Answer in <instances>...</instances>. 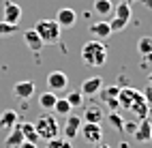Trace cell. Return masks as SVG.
<instances>
[{"label":"cell","instance_id":"4316f807","mask_svg":"<svg viewBox=\"0 0 152 148\" xmlns=\"http://www.w3.org/2000/svg\"><path fill=\"white\" fill-rule=\"evenodd\" d=\"M19 30V24H9V22H0V37H11Z\"/></svg>","mask_w":152,"mask_h":148},{"label":"cell","instance_id":"52a82bcc","mask_svg":"<svg viewBox=\"0 0 152 148\" xmlns=\"http://www.w3.org/2000/svg\"><path fill=\"white\" fill-rule=\"evenodd\" d=\"M150 133H152V122H150V118H141L139 125L135 127V131H133V137H135V142L137 144H148L150 142Z\"/></svg>","mask_w":152,"mask_h":148},{"label":"cell","instance_id":"d6a6232c","mask_svg":"<svg viewBox=\"0 0 152 148\" xmlns=\"http://www.w3.org/2000/svg\"><path fill=\"white\" fill-rule=\"evenodd\" d=\"M148 82H150V86H152V73H150V75H148Z\"/></svg>","mask_w":152,"mask_h":148},{"label":"cell","instance_id":"7a4b0ae2","mask_svg":"<svg viewBox=\"0 0 152 148\" xmlns=\"http://www.w3.org/2000/svg\"><path fill=\"white\" fill-rule=\"evenodd\" d=\"M34 30L41 37L43 45H56L60 41V37H62V28L58 26L56 19H41V22H37Z\"/></svg>","mask_w":152,"mask_h":148},{"label":"cell","instance_id":"44dd1931","mask_svg":"<svg viewBox=\"0 0 152 148\" xmlns=\"http://www.w3.org/2000/svg\"><path fill=\"white\" fill-rule=\"evenodd\" d=\"M92 9L99 13V15H109L111 11H114V2H111V0H94L92 2Z\"/></svg>","mask_w":152,"mask_h":148},{"label":"cell","instance_id":"1f68e13d","mask_svg":"<svg viewBox=\"0 0 152 148\" xmlns=\"http://www.w3.org/2000/svg\"><path fill=\"white\" fill-rule=\"evenodd\" d=\"M94 148H111V146H107L105 142H99V144H94Z\"/></svg>","mask_w":152,"mask_h":148},{"label":"cell","instance_id":"ac0fdd59","mask_svg":"<svg viewBox=\"0 0 152 148\" xmlns=\"http://www.w3.org/2000/svg\"><path fill=\"white\" fill-rule=\"evenodd\" d=\"M129 110H131V114H135L139 120H141V118H146V116H148V110H150V107H148V103L144 101V97L139 95V97L135 99V103L131 105Z\"/></svg>","mask_w":152,"mask_h":148},{"label":"cell","instance_id":"e0dca14e","mask_svg":"<svg viewBox=\"0 0 152 148\" xmlns=\"http://www.w3.org/2000/svg\"><path fill=\"white\" fill-rule=\"evenodd\" d=\"M24 140V135H22V129H19V125H15L13 129H9V135H7V140H4V148H17Z\"/></svg>","mask_w":152,"mask_h":148},{"label":"cell","instance_id":"6da1fadb","mask_svg":"<svg viewBox=\"0 0 152 148\" xmlns=\"http://www.w3.org/2000/svg\"><path fill=\"white\" fill-rule=\"evenodd\" d=\"M79 54H82V60L88 67H103L105 60H107V47L101 43L99 39H92V41L84 43Z\"/></svg>","mask_w":152,"mask_h":148},{"label":"cell","instance_id":"3957f363","mask_svg":"<svg viewBox=\"0 0 152 148\" xmlns=\"http://www.w3.org/2000/svg\"><path fill=\"white\" fill-rule=\"evenodd\" d=\"M34 131L39 135V140H54V137L60 135V125L56 120V116L52 114H45L41 118H37V122H34Z\"/></svg>","mask_w":152,"mask_h":148},{"label":"cell","instance_id":"ba28073f","mask_svg":"<svg viewBox=\"0 0 152 148\" xmlns=\"http://www.w3.org/2000/svg\"><path fill=\"white\" fill-rule=\"evenodd\" d=\"M101 88H103V80H101L99 75H94V77L84 80V84L79 86V92H82L84 97H96Z\"/></svg>","mask_w":152,"mask_h":148},{"label":"cell","instance_id":"2e32d148","mask_svg":"<svg viewBox=\"0 0 152 148\" xmlns=\"http://www.w3.org/2000/svg\"><path fill=\"white\" fill-rule=\"evenodd\" d=\"M103 120V107L101 105H90L84 110V116H82V122H99Z\"/></svg>","mask_w":152,"mask_h":148},{"label":"cell","instance_id":"4fadbf2b","mask_svg":"<svg viewBox=\"0 0 152 148\" xmlns=\"http://www.w3.org/2000/svg\"><path fill=\"white\" fill-rule=\"evenodd\" d=\"M56 22H58L60 28H71L77 22V13L73 11V9H60L58 15H56Z\"/></svg>","mask_w":152,"mask_h":148},{"label":"cell","instance_id":"f546056e","mask_svg":"<svg viewBox=\"0 0 152 148\" xmlns=\"http://www.w3.org/2000/svg\"><path fill=\"white\" fill-rule=\"evenodd\" d=\"M141 97H144V101L148 103V107H152V86H146L144 92H141Z\"/></svg>","mask_w":152,"mask_h":148},{"label":"cell","instance_id":"8fae6325","mask_svg":"<svg viewBox=\"0 0 152 148\" xmlns=\"http://www.w3.org/2000/svg\"><path fill=\"white\" fill-rule=\"evenodd\" d=\"M79 127H82V118L69 114V116H66V122H64V137H66V140L77 137V135H79Z\"/></svg>","mask_w":152,"mask_h":148},{"label":"cell","instance_id":"e575fe53","mask_svg":"<svg viewBox=\"0 0 152 148\" xmlns=\"http://www.w3.org/2000/svg\"><path fill=\"white\" fill-rule=\"evenodd\" d=\"M150 142H152V133H150Z\"/></svg>","mask_w":152,"mask_h":148},{"label":"cell","instance_id":"d6986e66","mask_svg":"<svg viewBox=\"0 0 152 148\" xmlns=\"http://www.w3.org/2000/svg\"><path fill=\"white\" fill-rule=\"evenodd\" d=\"M17 125V112L15 110H7V112H2L0 114V127L2 129H13V127Z\"/></svg>","mask_w":152,"mask_h":148},{"label":"cell","instance_id":"484cf974","mask_svg":"<svg viewBox=\"0 0 152 148\" xmlns=\"http://www.w3.org/2000/svg\"><path fill=\"white\" fill-rule=\"evenodd\" d=\"M71 110H73V107L69 105L66 99H56V103H54V112H56V114H60V116H69Z\"/></svg>","mask_w":152,"mask_h":148},{"label":"cell","instance_id":"836d02e7","mask_svg":"<svg viewBox=\"0 0 152 148\" xmlns=\"http://www.w3.org/2000/svg\"><path fill=\"white\" fill-rule=\"evenodd\" d=\"M124 2H129V4H133V2H135V0H124Z\"/></svg>","mask_w":152,"mask_h":148},{"label":"cell","instance_id":"9c48e42d","mask_svg":"<svg viewBox=\"0 0 152 148\" xmlns=\"http://www.w3.org/2000/svg\"><path fill=\"white\" fill-rule=\"evenodd\" d=\"M141 92L139 90H135V88H120V92H118V105L120 107H124V110H129L131 105L135 103V99L139 97Z\"/></svg>","mask_w":152,"mask_h":148},{"label":"cell","instance_id":"d590c367","mask_svg":"<svg viewBox=\"0 0 152 148\" xmlns=\"http://www.w3.org/2000/svg\"><path fill=\"white\" fill-rule=\"evenodd\" d=\"M118 2H124V0H118Z\"/></svg>","mask_w":152,"mask_h":148},{"label":"cell","instance_id":"83f0119b","mask_svg":"<svg viewBox=\"0 0 152 148\" xmlns=\"http://www.w3.org/2000/svg\"><path fill=\"white\" fill-rule=\"evenodd\" d=\"M47 148H73V144H71V140H62V137H54V140L47 142Z\"/></svg>","mask_w":152,"mask_h":148},{"label":"cell","instance_id":"5bb4252c","mask_svg":"<svg viewBox=\"0 0 152 148\" xmlns=\"http://www.w3.org/2000/svg\"><path fill=\"white\" fill-rule=\"evenodd\" d=\"M24 43L28 45L30 52H34V54L43 49V41H41V37L37 34L34 28H32V30H26V32H24Z\"/></svg>","mask_w":152,"mask_h":148},{"label":"cell","instance_id":"7c38bea8","mask_svg":"<svg viewBox=\"0 0 152 148\" xmlns=\"http://www.w3.org/2000/svg\"><path fill=\"white\" fill-rule=\"evenodd\" d=\"M19 19H22V7L11 2V0H7V2H4V22L19 24Z\"/></svg>","mask_w":152,"mask_h":148},{"label":"cell","instance_id":"ffe728a7","mask_svg":"<svg viewBox=\"0 0 152 148\" xmlns=\"http://www.w3.org/2000/svg\"><path fill=\"white\" fill-rule=\"evenodd\" d=\"M19 129H22V135H24L26 142H32V144L39 142V135L34 131V125L32 122H22V125H19Z\"/></svg>","mask_w":152,"mask_h":148},{"label":"cell","instance_id":"d4e9b609","mask_svg":"<svg viewBox=\"0 0 152 148\" xmlns=\"http://www.w3.org/2000/svg\"><path fill=\"white\" fill-rule=\"evenodd\" d=\"M84 99H86V97L79 92V90H73V92H69L66 101H69V105H71V107H84V105H86Z\"/></svg>","mask_w":152,"mask_h":148},{"label":"cell","instance_id":"9a60e30c","mask_svg":"<svg viewBox=\"0 0 152 148\" xmlns=\"http://www.w3.org/2000/svg\"><path fill=\"white\" fill-rule=\"evenodd\" d=\"M90 34H94V39H109L111 37V28H109V22H96V24H90L88 28Z\"/></svg>","mask_w":152,"mask_h":148},{"label":"cell","instance_id":"5b68a950","mask_svg":"<svg viewBox=\"0 0 152 148\" xmlns=\"http://www.w3.org/2000/svg\"><path fill=\"white\" fill-rule=\"evenodd\" d=\"M118 92H120V86H105L103 84V88H101V90H99V95H101V99H103V103L109 107V110L111 112H116L118 110Z\"/></svg>","mask_w":152,"mask_h":148},{"label":"cell","instance_id":"277c9868","mask_svg":"<svg viewBox=\"0 0 152 148\" xmlns=\"http://www.w3.org/2000/svg\"><path fill=\"white\" fill-rule=\"evenodd\" d=\"M79 133H82L84 142L88 144H99L103 142V129H101L99 122H82V127H79Z\"/></svg>","mask_w":152,"mask_h":148},{"label":"cell","instance_id":"cb8c5ba5","mask_svg":"<svg viewBox=\"0 0 152 148\" xmlns=\"http://www.w3.org/2000/svg\"><path fill=\"white\" fill-rule=\"evenodd\" d=\"M137 52H139L141 56L152 54V37H150V34H144V37L137 41Z\"/></svg>","mask_w":152,"mask_h":148},{"label":"cell","instance_id":"4dcf8cb0","mask_svg":"<svg viewBox=\"0 0 152 148\" xmlns=\"http://www.w3.org/2000/svg\"><path fill=\"white\" fill-rule=\"evenodd\" d=\"M17 148H37V144H32V142H22Z\"/></svg>","mask_w":152,"mask_h":148},{"label":"cell","instance_id":"30bf717a","mask_svg":"<svg viewBox=\"0 0 152 148\" xmlns=\"http://www.w3.org/2000/svg\"><path fill=\"white\" fill-rule=\"evenodd\" d=\"M13 95L17 99H22V101H26V99H30L34 95V82L32 80H24V82H17L13 86Z\"/></svg>","mask_w":152,"mask_h":148},{"label":"cell","instance_id":"603a6c76","mask_svg":"<svg viewBox=\"0 0 152 148\" xmlns=\"http://www.w3.org/2000/svg\"><path fill=\"white\" fill-rule=\"evenodd\" d=\"M56 92H52V90H47V92H43V95H39V105L43 107V110H54V103H56Z\"/></svg>","mask_w":152,"mask_h":148},{"label":"cell","instance_id":"8d00e7d4","mask_svg":"<svg viewBox=\"0 0 152 148\" xmlns=\"http://www.w3.org/2000/svg\"><path fill=\"white\" fill-rule=\"evenodd\" d=\"M150 122H152V120H150Z\"/></svg>","mask_w":152,"mask_h":148},{"label":"cell","instance_id":"8992f818","mask_svg":"<svg viewBox=\"0 0 152 148\" xmlns=\"http://www.w3.org/2000/svg\"><path fill=\"white\" fill-rule=\"evenodd\" d=\"M69 86V77L62 71H49L47 73V88L52 92H60Z\"/></svg>","mask_w":152,"mask_h":148},{"label":"cell","instance_id":"f1b7e54d","mask_svg":"<svg viewBox=\"0 0 152 148\" xmlns=\"http://www.w3.org/2000/svg\"><path fill=\"white\" fill-rule=\"evenodd\" d=\"M107 120H109V125L114 127V129H118V131H122V127H124V122H122V118H120L116 112H111L109 116H107Z\"/></svg>","mask_w":152,"mask_h":148},{"label":"cell","instance_id":"7402d4cb","mask_svg":"<svg viewBox=\"0 0 152 148\" xmlns=\"http://www.w3.org/2000/svg\"><path fill=\"white\" fill-rule=\"evenodd\" d=\"M116 17L124 19V22H131V17H133V9H131V4L129 2H118L116 4Z\"/></svg>","mask_w":152,"mask_h":148}]
</instances>
